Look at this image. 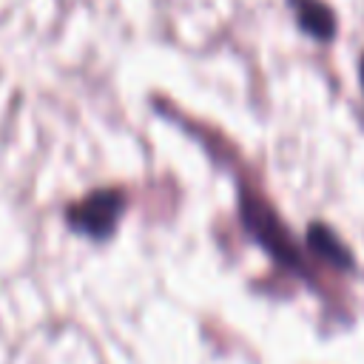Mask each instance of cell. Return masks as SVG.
Segmentation results:
<instances>
[{
  "mask_svg": "<svg viewBox=\"0 0 364 364\" xmlns=\"http://www.w3.org/2000/svg\"><path fill=\"white\" fill-rule=\"evenodd\" d=\"M307 247H310L313 256H318L321 262H327L336 270H353V264H355L353 262V253L347 250V245L327 225H321V222L310 225V230H307Z\"/></svg>",
  "mask_w": 364,
  "mask_h": 364,
  "instance_id": "obj_3",
  "label": "cell"
},
{
  "mask_svg": "<svg viewBox=\"0 0 364 364\" xmlns=\"http://www.w3.org/2000/svg\"><path fill=\"white\" fill-rule=\"evenodd\" d=\"M239 216H242V225L245 230L262 245V250L270 253V259H276L282 267L299 273V276H307V264H304V256L293 239V233L287 230V225L279 219V213L270 208V202L262 196V193H253V191H242L239 193Z\"/></svg>",
  "mask_w": 364,
  "mask_h": 364,
  "instance_id": "obj_1",
  "label": "cell"
},
{
  "mask_svg": "<svg viewBox=\"0 0 364 364\" xmlns=\"http://www.w3.org/2000/svg\"><path fill=\"white\" fill-rule=\"evenodd\" d=\"M361 85H364V60H361Z\"/></svg>",
  "mask_w": 364,
  "mask_h": 364,
  "instance_id": "obj_5",
  "label": "cell"
},
{
  "mask_svg": "<svg viewBox=\"0 0 364 364\" xmlns=\"http://www.w3.org/2000/svg\"><path fill=\"white\" fill-rule=\"evenodd\" d=\"M293 6H296L299 26L310 37H316V40H333L336 20H333V11L321 0H293Z\"/></svg>",
  "mask_w": 364,
  "mask_h": 364,
  "instance_id": "obj_4",
  "label": "cell"
},
{
  "mask_svg": "<svg viewBox=\"0 0 364 364\" xmlns=\"http://www.w3.org/2000/svg\"><path fill=\"white\" fill-rule=\"evenodd\" d=\"M125 208H128V199L119 188H100V191H91L88 196H82L80 202H71L65 210V219H68L71 230L102 242L117 230Z\"/></svg>",
  "mask_w": 364,
  "mask_h": 364,
  "instance_id": "obj_2",
  "label": "cell"
}]
</instances>
